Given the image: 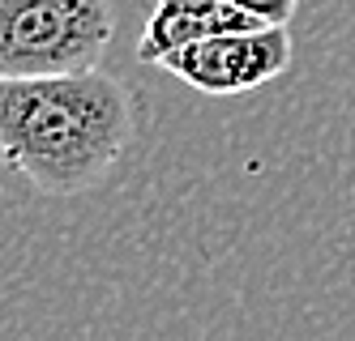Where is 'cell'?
I'll return each instance as SVG.
<instances>
[{
    "label": "cell",
    "mask_w": 355,
    "mask_h": 341,
    "mask_svg": "<svg viewBox=\"0 0 355 341\" xmlns=\"http://www.w3.org/2000/svg\"><path fill=\"white\" fill-rule=\"evenodd\" d=\"M133 133V94L103 68L0 77V163L43 196H82L103 183Z\"/></svg>",
    "instance_id": "obj_1"
},
{
    "label": "cell",
    "mask_w": 355,
    "mask_h": 341,
    "mask_svg": "<svg viewBox=\"0 0 355 341\" xmlns=\"http://www.w3.org/2000/svg\"><path fill=\"white\" fill-rule=\"evenodd\" d=\"M112 39V0H0V77L98 68Z\"/></svg>",
    "instance_id": "obj_2"
},
{
    "label": "cell",
    "mask_w": 355,
    "mask_h": 341,
    "mask_svg": "<svg viewBox=\"0 0 355 341\" xmlns=\"http://www.w3.org/2000/svg\"><path fill=\"white\" fill-rule=\"evenodd\" d=\"M159 68L210 98L248 94L291 68V35L287 26H252V30L210 35L163 56Z\"/></svg>",
    "instance_id": "obj_3"
},
{
    "label": "cell",
    "mask_w": 355,
    "mask_h": 341,
    "mask_svg": "<svg viewBox=\"0 0 355 341\" xmlns=\"http://www.w3.org/2000/svg\"><path fill=\"white\" fill-rule=\"evenodd\" d=\"M266 26L257 17H248L244 9H236L232 0H155L141 39H137V60L155 64L171 51H180L189 43H201L210 35H227V30H252Z\"/></svg>",
    "instance_id": "obj_4"
},
{
    "label": "cell",
    "mask_w": 355,
    "mask_h": 341,
    "mask_svg": "<svg viewBox=\"0 0 355 341\" xmlns=\"http://www.w3.org/2000/svg\"><path fill=\"white\" fill-rule=\"evenodd\" d=\"M236 9H244L248 17H257L266 26H287L295 17V5L300 0H232Z\"/></svg>",
    "instance_id": "obj_5"
}]
</instances>
